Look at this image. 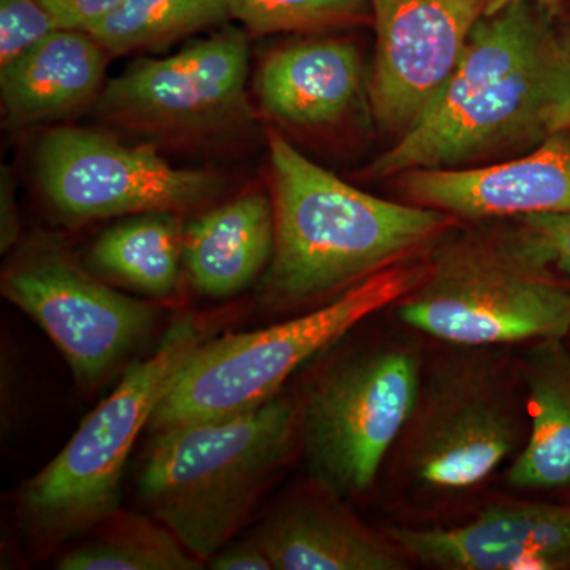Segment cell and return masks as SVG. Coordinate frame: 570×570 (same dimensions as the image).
I'll list each match as a JSON object with an SVG mask.
<instances>
[{
    "mask_svg": "<svg viewBox=\"0 0 570 570\" xmlns=\"http://www.w3.org/2000/svg\"><path fill=\"white\" fill-rule=\"evenodd\" d=\"M275 253L262 298L272 306L343 292L438 242L456 219L363 193L268 132Z\"/></svg>",
    "mask_w": 570,
    "mask_h": 570,
    "instance_id": "cell-1",
    "label": "cell"
},
{
    "mask_svg": "<svg viewBox=\"0 0 570 570\" xmlns=\"http://www.w3.org/2000/svg\"><path fill=\"white\" fill-rule=\"evenodd\" d=\"M298 439V403L283 395L235 417L171 428L154 434L138 497L208 561L249 519Z\"/></svg>",
    "mask_w": 570,
    "mask_h": 570,
    "instance_id": "cell-2",
    "label": "cell"
},
{
    "mask_svg": "<svg viewBox=\"0 0 570 570\" xmlns=\"http://www.w3.org/2000/svg\"><path fill=\"white\" fill-rule=\"evenodd\" d=\"M396 311L411 328L455 346L564 340L570 279L551 268L515 223L442 243Z\"/></svg>",
    "mask_w": 570,
    "mask_h": 570,
    "instance_id": "cell-3",
    "label": "cell"
},
{
    "mask_svg": "<svg viewBox=\"0 0 570 570\" xmlns=\"http://www.w3.org/2000/svg\"><path fill=\"white\" fill-rule=\"evenodd\" d=\"M426 265L397 262L360 281L305 316L200 344L165 393L149 430L246 414L279 395L288 377L351 330L396 305L423 279Z\"/></svg>",
    "mask_w": 570,
    "mask_h": 570,
    "instance_id": "cell-4",
    "label": "cell"
},
{
    "mask_svg": "<svg viewBox=\"0 0 570 570\" xmlns=\"http://www.w3.org/2000/svg\"><path fill=\"white\" fill-rule=\"evenodd\" d=\"M206 340L194 317L175 322L156 351L124 373L58 456L24 483L18 515L33 539L63 542L118 512L124 469L135 442L184 363Z\"/></svg>",
    "mask_w": 570,
    "mask_h": 570,
    "instance_id": "cell-5",
    "label": "cell"
},
{
    "mask_svg": "<svg viewBox=\"0 0 570 570\" xmlns=\"http://www.w3.org/2000/svg\"><path fill=\"white\" fill-rule=\"evenodd\" d=\"M414 348L382 344L340 360L299 401L307 468L330 497L373 490L390 450L414 417L422 393Z\"/></svg>",
    "mask_w": 570,
    "mask_h": 570,
    "instance_id": "cell-6",
    "label": "cell"
},
{
    "mask_svg": "<svg viewBox=\"0 0 570 570\" xmlns=\"http://www.w3.org/2000/svg\"><path fill=\"white\" fill-rule=\"evenodd\" d=\"M570 127V63L560 40L456 102L431 108L367 167L373 178L527 153Z\"/></svg>",
    "mask_w": 570,
    "mask_h": 570,
    "instance_id": "cell-7",
    "label": "cell"
},
{
    "mask_svg": "<svg viewBox=\"0 0 570 570\" xmlns=\"http://www.w3.org/2000/svg\"><path fill=\"white\" fill-rule=\"evenodd\" d=\"M249 39L225 26L167 58H142L104 86V121L154 137H208L246 129Z\"/></svg>",
    "mask_w": 570,
    "mask_h": 570,
    "instance_id": "cell-8",
    "label": "cell"
},
{
    "mask_svg": "<svg viewBox=\"0 0 570 570\" xmlns=\"http://www.w3.org/2000/svg\"><path fill=\"white\" fill-rule=\"evenodd\" d=\"M36 164L47 200L78 223L194 212L224 189L213 171L175 167L154 146L127 145L82 127L48 130L37 146Z\"/></svg>",
    "mask_w": 570,
    "mask_h": 570,
    "instance_id": "cell-9",
    "label": "cell"
},
{
    "mask_svg": "<svg viewBox=\"0 0 570 570\" xmlns=\"http://www.w3.org/2000/svg\"><path fill=\"white\" fill-rule=\"evenodd\" d=\"M2 294L50 336L81 385L112 373L151 335L157 306L112 288L56 246H36L7 266Z\"/></svg>",
    "mask_w": 570,
    "mask_h": 570,
    "instance_id": "cell-10",
    "label": "cell"
},
{
    "mask_svg": "<svg viewBox=\"0 0 570 570\" xmlns=\"http://www.w3.org/2000/svg\"><path fill=\"white\" fill-rule=\"evenodd\" d=\"M409 426V475L436 493L480 485L519 453L524 433L501 376L478 365L449 367L423 382Z\"/></svg>",
    "mask_w": 570,
    "mask_h": 570,
    "instance_id": "cell-11",
    "label": "cell"
},
{
    "mask_svg": "<svg viewBox=\"0 0 570 570\" xmlns=\"http://www.w3.org/2000/svg\"><path fill=\"white\" fill-rule=\"evenodd\" d=\"M376 56L371 115L400 138L430 111L456 70L489 0H370Z\"/></svg>",
    "mask_w": 570,
    "mask_h": 570,
    "instance_id": "cell-12",
    "label": "cell"
},
{
    "mask_svg": "<svg viewBox=\"0 0 570 570\" xmlns=\"http://www.w3.org/2000/svg\"><path fill=\"white\" fill-rule=\"evenodd\" d=\"M411 204L455 219L570 214V127L521 156L480 167L422 168L400 175Z\"/></svg>",
    "mask_w": 570,
    "mask_h": 570,
    "instance_id": "cell-13",
    "label": "cell"
},
{
    "mask_svg": "<svg viewBox=\"0 0 570 570\" xmlns=\"http://www.w3.org/2000/svg\"><path fill=\"white\" fill-rule=\"evenodd\" d=\"M406 557L448 570H570V504H498L452 528H397Z\"/></svg>",
    "mask_w": 570,
    "mask_h": 570,
    "instance_id": "cell-14",
    "label": "cell"
},
{
    "mask_svg": "<svg viewBox=\"0 0 570 570\" xmlns=\"http://www.w3.org/2000/svg\"><path fill=\"white\" fill-rule=\"evenodd\" d=\"M362 81V56L354 43L303 40L266 56L255 91L275 121L314 129L340 121L354 105Z\"/></svg>",
    "mask_w": 570,
    "mask_h": 570,
    "instance_id": "cell-15",
    "label": "cell"
},
{
    "mask_svg": "<svg viewBox=\"0 0 570 570\" xmlns=\"http://www.w3.org/2000/svg\"><path fill=\"white\" fill-rule=\"evenodd\" d=\"M108 58L88 32L56 29L0 69L7 126L52 121L97 100Z\"/></svg>",
    "mask_w": 570,
    "mask_h": 570,
    "instance_id": "cell-16",
    "label": "cell"
},
{
    "mask_svg": "<svg viewBox=\"0 0 570 570\" xmlns=\"http://www.w3.org/2000/svg\"><path fill=\"white\" fill-rule=\"evenodd\" d=\"M275 209L249 190L187 225L184 266L195 291L209 298L242 294L266 272L275 253Z\"/></svg>",
    "mask_w": 570,
    "mask_h": 570,
    "instance_id": "cell-17",
    "label": "cell"
},
{
    "mask_svg": "<svg viewBox=\"0 0 570 570\" xmlns=\"http://www.w3.org/2000/svg\"><path fill=\"white\" fill-rule=\"evenodd\" d=\"M276 570H401L403 558L351 515L324 501H298L255 535Z\"/></svg>",
    "mask_w": 570,
    "mask_h": 570,
    "instance_id": "cell-18",
    "label": "cell"
},
{
    "mask_svg": "<svg viewBox=\"0 0 570 570\" xmlns=\"http://www.w3.org/2000/svg\"><path fill=\"white\" fill-rule=\"evenodd\" d=\"M521 377L530 425L508 482L519 490H570V348L562 340L535 343Z\"/></svg>",
    "mask_w": 570,
    "mask_h": 570,
    "instance_id": "cell-19",
    "label": "cell"
},
{
    "mask_svg": "<svg viewBox=\"0 0 570 570\" xmlns=\"http://www.w3.org/2000/svg\"><path fill=\"white\" fill-rule=\"evenodd\" d=\"M181 214L145 213L112 225L89 250L92 273L138 294H174L184 265Z\"/></svg>",
    "mask_w": 570,
    "mask_h": 570,
    "instance_id": "cell-20",
    "label": "cell"
},
{
    "mask_svg": "<svg viewBox=\"0 0 570 570\" xmlns=\"http://www.w3.org/2000/svg\"><path fill=\"white\" fill-rule=\"evenodd\" d=\"M96 535L59 558L61 570H195L204 568L154 517L116 512Z\"/></svg>",
    "mask_w": 570,
    "mask_h": 570,
    "instance_id": "cell-21",
    "label": "cell"
},
{
    "mask_svg": "<svg viewBox=\"0 0 570 570\" xmlns=\"http://www.w3.org/2000/svg\"><path fill=\"white\" fill-rule=\"evenodd\" d=\"M228 20V0H124L88 33L108 55L124 56L159 50Z\"/></svg>",
    "mask_w": 570,
    "mask_h": 570,
    "instance_id": "cell-22",
    "label": "cell"
},
{
    "mask_svg": "<svg viewBox=\"0 0 570 570\" xmlns=\"http://www.w3.org/2000/svg\"><path fill=\"white\" fill-rule=\"evenodd\" d=\"M228 6L253 36L340 28L371 13L370 0H228Z\"/></svg>",
    "mask_w": 570,
    "mask_h": 570,
    "instance_id": "cell-23",
    "label": "cell"
},
{
    "mask_svg": "<svg viewBox=\"0 0 570 570\" xmlns=\"http://www.w3.org/2000/svg\"><path fill=\"white\" fill-rule=\"evenodd\" d=\"M58 29L40 0H0V69Z\"/></svg>",
    "mask_w": 570,
    "mask_h": 570,
    "instance_id": "cell-24",
    "label": "cell"
},
{
    "mask_svg": "<svg viewBox=\"0 0 570 570\" xmlns=\"http://www.w3.org/2000/svg\"><path fill=\"white\" fill-rule=\"evenodd\" d=\"M551 268L570 279V214L542 213L517 217Z\"/></svg>",
    "mask_w": 570,
    "mask_h": 570,
    "instance_id": "cell-25",
    "label": "cell"
},
{
    "mask_svg": "<svg viewBox=\"0 0 570 570\" xmlns=\"http://www.w3.org/2000/svg\"><path fill=\"white\" fill-rule=\"evenodd\" d=\"M58 29L89 32L124 0H40Z\"/></svg>",
    "mask_w": 570,
    "mask_h": 570,
    "instance_id": "cell-26",
    "label": "cell"
},
{
    "mask_svg": "<svg viewBox=\"0 0 570 570\" xmlns=\"http://www.w3.org/2000/svg\"><path fill=\"white\" fill-rule=\"evenodd\" d=\"M212 569L216 570H272L268 554L257 538L230 543L217 551L212 560Z\"/></svg>",
    "mask_w": 570,
    "mask_h": 570,
    "instance_id": "cell-27",
    "label": "cell"
},
{
    "mask_svg": "<svg viewBox=\"0 0 570 570\" xmlns=\"http://www.w3.org/2000/svg\"><path fill=\"white\" fill-rule=\"evenodd\" d=\"M20 238V216L14 200L13 184L6 168L2 170L0 187V247L2 253L10 250Z\"/></svg>",
    "mask_w": 570,
    "mask_h": 570,
    "instance_id": "cell-28",
    "label": "cell"
},
{
    "mask_svg": "<svg viewBox=\"0 0 570 570\" xmlns=\"http://www.w3.org/2000/svg\"><path fill=\"white\" fill-rule=\"evenodd\" d=\"M531 2L539 6L540 9L547 11L550 17H561L566 11L564 0H489V10H487L485 17L498 13L499 10L505 9V7L513 6V3Z\"/></svg>",
    "mask_w": 570,
    "mask_h": 570,
    "instance_id": "cell-29",
    "label": "cell"
},
{
    "mask_svg": "<svg viewBox=\"0 0 570 570\" xmlns=\"http://www.w3.org/2000/svg\"><path fill=\"white\" fill-rule=\"evenodd\" d=\"M558 40H560L561 50L570 63V21L566 24L564 29L558 31Z\"/></svg>",
    "mask_w": 570,
    "mask_h": 570,
    "instance_id": "cell-30",
    "label": "cell"
},
{
    "mask_svg": "<svg viewBox=\"0 0 570 570\" xmlns=\"http://www.w3.org/2000/svg\"><path fill=\"white\" fill-rule=\"evenodd\" d=\"M564 2H566V7H568V6L570 7V0H564Z\"/></svg>",
    "mask_w": 570,
    "mask_h": 570,
    "instance_id": "cell-31",
    "label": "cell"
}]
</instances>
